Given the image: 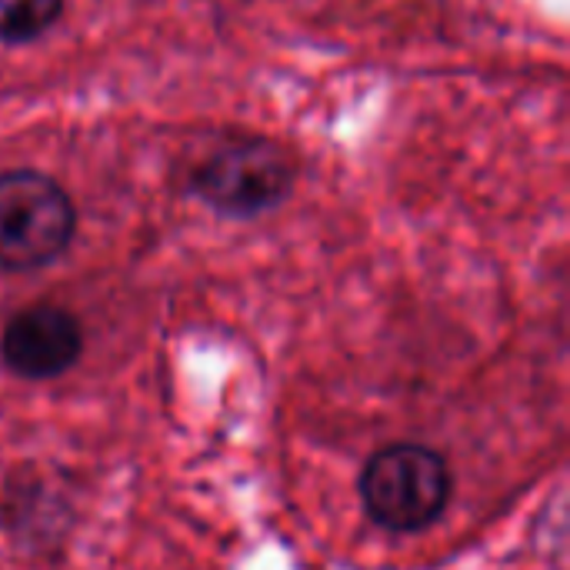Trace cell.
Segmentation results:
<instances>
[{
    "instance_id": "2",
    "label": "cell",
    "mask_w": 570,
    "mask_h": 570,
    "mask_svg": "<svg viewBox=\"0 0 570 570\" xmlns=\"http://www.w3.org/2000/svg\"><path fill=\"white\" fill-rule=\"evenodd\" d=\"M77 227L67 190L37 170L0 174V271H37L57 261Z\"/></svg>"
},
{
    "instance_id": "4",
    "label": "cell",
    "mask_w": 570,
    "mask_h": 570,
    "mask_svg": "<svg viewBox=\"0 0 570 570\" xmlns=\"http://www.w3.org/2000/svg\"><path fill=\"white\" fill-rule=\"evenodd\" d=\"M83 331L77 317L53 304H37L10 317L0 337L3 364L23 381H50L77 364Z\"/></svg>"
},
{
    "instance_id": "1",
    "label": "cell",
    "mask_w": 570,
    "mask_h": 570,
    "mask_svg": "<svg viewBox=\"0 0 570 570\" xmlns=\"http://www.w3.org/2000/svg\"><path fill=\"white\" fill-rule=\"evenodd\" d=\"M361 501L374 524L394 534H417L451 501L448 461L424 444H391L364 464Z\"/></svg>"
},
{
    "instance_id": "3",
    "label": "cell",
    "mask_w": 570,
    "mask_h": 570,
    "mask_svg": "<svg viewBox=\"0 0 570 570\" xmlns=\"http://www.w3.org/2000/svg\"><path fill=\"white\" fill-rule=\"evenodd\" d=\"M294 187L291 154L267 140L247 137L214 150L194 174V190L214 210L230 217H254L277 207Z\"/></svg>"
},
{
    "instance_id": "5",
    "label": "cell",
    "mask_w": 570,
    "mask_h": 570,
    "mask_svg": "<svg viewBox=\"0 0 570 570\" xmlns=\"http://www.w3.org/2000/svg\"><path fill=\"white\" fill-rule=\"evenodd\" d=\"M63 0H0V40L23 43L40 37L60 17Z\"/></svg>"
}]
</instances>
